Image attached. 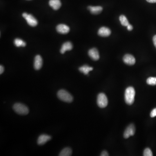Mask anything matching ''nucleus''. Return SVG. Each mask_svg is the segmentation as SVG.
I'll list each match as a JSON object with an SVG mask.
<instances>
[{"label":"nucleus","mask_w":156,"mask_h":156,"mask_svg":"<svg viewBox=\"0 0 156 156\" xmlns=\"http://www.w3.org/2000/svg\"><path fill=\"white\" fill-rule=\"evenodd\" d=\"M135 91L133 87H129L126 88L124 94V99L126 103L128 105H131L135 101Z\"/></svg>","instance_id":"1"},{"label":"nucleus","mask_w":156,"mask_h":156,"mask_svg":"<svg viewBox=\"0 0 156 156\" xmlns=\"http://www.w3.org/2000/svg\"><path fill=\"white\" fill-rule=\"evenodd\" d=\"M57 96L60 100L68 103L72 102L73 99L72 95L69 92L64 89H61L58 91Z\"/></svg>","instance_id":"2"},{"label":"nucleus","mask_w":156,"mask_h":156,"mask_svg":"<svg viewBox=\"0 0 156 156\" xmlns=\"http://www.w3.org/2000/svg\"><path fill=\"white\" fill-rule=\"evenodd\" d=\"M13 109L17 113L21 115H26L29 112L28 108L21 103H15L13 106Z\"/></svg>","instance_id":"3"},{"label":"nucleus","mask_w":156,"mask_h":156,"mask_svg":"<svg viewBox=\"0 0 156 156\" xmlns=\"http://www.w3.org/2000/svg\"><path fill=\"white\" fill-rule=\"evenodd\" d=\"M97 103L99 107L106 108L108 104V100L106 95L103 93L99 94L97 97Z\"/></svg>","instance_id":"4"},{"label":"nucleus","mask_w":156,"mask_h":156,"mask_svg":"<svg viewBox=\"0 0 156 156\" xmlns=\"http://www.w3.org/2000/svg\"><path fill=\"white\" fill-rule=\"evenodd\" d=\"M22 16L25 18L27 21V23L30 26L33 27H35L38 24L37 20L32 15L27 14V13H24L23 14Z\"/></svg>","instance_id":"5"},{"label":"nucleus","mask_w":156,"mask_h":156,"mask_svg":"<svg viewBox=\"0 0 156 156\" xmlns=\"http://www.w3.org/2000/svg\"><path fill=\"white\" fill-rule=\"evenodd\" d=\"M135 127L133 124H130L127 127L124 133V137L125 139L129 138L135 135Z\"/></svg>","instance_id":"6"},{"label":"nucleus","mask_w":156,"mask_h":156,"mask_svg":"<svg viewBox=\"0 0 156 156\" xmlns=\"http://www.w3.org/2000/svg\"><path fill=\"white\" fill-rule=\"evenodd\" d=\"M123 59L124 62L128 65L132 66L135 64V59L131 54H127L124 55Z\"/></svg>","instance_id":"7"},{"label":"nucleus","mask_w":156,"mask_h":156,"mask_svg":"<svg viewBox=\"0 0 156 156\" xmlns=\"http://www.w3.org/2000/svg\"><path fill=\"white\" fill-rule=\"evenodd\" d=\"M88 55L90 58L95 61L99 60L100 58L98 50L93 48L90 49L88 52Z\"/></svg>","instance_id":"8"},{"label":"nucleus","mask_w":156,"mask_h":156,"mask_svg":"<svg viewBox=\"0 0 156 156\" xmlns=\"http://www.w3.org/2000/svg\"><path fill=\"white\" fill-rule=\"evenodd\" d=\"M111 34V31L110 29L107 27H101L98 31V35L102 37H107L110 36Z\"/></svg>","instance_id":"9"},{"label":"nucleus","mask_w":156,"mask_h":156,"mask_svg":"<svg viewBox=\"0 0 156 156\" xmlns=\"http://www.w3.org/2000/svg\"><path fill=\"white\" fill-rule=\"evenodd\" d=\"M43 65V59L41 56L37 55L36 56L34 61V68L37 70H40Z\"/></svg>","instance_id":"10"},{"label":"nucleus","mask_w":156,"mask_h":156,"mask_svg":"<svg viewBox=\"0 0 156 156\" xmlns=\"http://www.w3.org/2000/svg\"><path fill=\"white\" fill-rule=\"evenodd\" d=\"M51 137L50 136L47 135H41L38 137L37 139V144L38 145H43L46 143L48 141L50 140Z\"/></svg>","instance_id":"11"},{"label":"nucleus","mask_w":156,"mask_h":156,"mask_svg":"<svg viewBox=\"0 0 156 156\" xmlns=\"http://www.w3.org/2000/svg\"><path fill=\"white\" fill-rule=\"evenodd\" d=\"M57 30L58 33L61 34H66L69 33L70 28L65 24H60L57 27Z\"/></svg>","instance_id":"12"},{"label":"nucleus","mask_w":156,"mask_h":156,"mask_svg":"<svg viewBox=\"0 0 156 156\" xmlns=\"http://www.w3.org/2000/svg\"><path fill=\"white\" fill-rule=\"evenodd\" d=\"M88 9L92 14L95 15L99 14L103 10L101 6H88Z\"/></svg>","instance_id":"13"},{"label":"nucleus","mask_w":156,"mask_h":156,"mask_svg":"<svg viewBox=\"0 0 156 156\" xmlns=\"http://www.w3.org/2000/svg\"><path fill=\"white\" fill-rule=\"evenodd\" d=\"M73 47L72 43L70 42H66L64 43L62 45L60 50V52L62 54H64L66 51H70L72 50Z\"/></svg>","instance_id":"14"},{"label":"nucleus","mask_w":156,"mask_h":156,"mask_svg":"<svg viewBox=\"0 0 156 156\" xmlns=\"http://www.w3.org/2000/svg\"><path fill=\"white\" fill-rule=\"evenodd\" d=\"M49 5L54 10H57L61 6V3L60 0H50Z\"/></svg>","instance_id":"15"},{"label":"nucleus","mask_w":156,"mask_h":156,"mask_svg":"<svg viewBox=\"0 0 156 156\" xmlns=\"http://www.w3.org/2000/svg\"><path fill=\"white\" fill-rule=\"evenodd\" d=\"M93 68L92 67H90L87 65H85L79 68V70L80 72L84 73L85 75H88L89 72L92 70Z\"/></svg>","instance_id":"16"},{"label":"nucleus","mask_w":156,"mask_h":156,"mask_svg":"<svg viewBox=\"0 0 156 156\" xmlns=\"http://www.w3.org/2000/svg\"><path fill=\"white\" fill-rule=\"evenodd\" d=\"M72 154V150L70 148H66L62 150L59 154V156H70Z\"/></svg>","instance_id":"17"},{"label":"nucleus","mask_w":156,"mask_h":156,"mask_svg":"<svg viewBox=\"0 0 156 156\" xmlns=\"http://www.w3.org/2000/svg\"><path fill=\"white\" fill-rule=\"evenodd\" d=\"M119 21L123 26L127 27L130 24L127 17L124 15H121L119 17Z\"/></svg>","instance_id":"18"},{"label":"nucleus","mask_w":156,"mask_h":156,"mask_svg":"<svg viewBox=\"0 0 156 156\" xmlns=\"http://www.w3.org/2000/svg\"><path fill=\"white\" fill-rule=\"evenodd\" d=\"M14 43L17 47H20V46L24 47L26 45V43L22 39H19V38H16L15 39Z\"/></svg>","instance_id":"19"},{"label":"nucleus","mask_w":156,"mask_h":156,"mask_svg":"<svg viewBox=\"0 0 156 156\" xmlns=\"http://www.w3.org/2000/svg\"><path fill=\"white\" fill-rule=\"evenodd\" d=\"M147 83L148 85H150V86L156 85V77H150L148 78L147 80Z\"/></svg>","instance_id":"20"},{"label":"nucleus","mask_w":156,"mask_h":156,"mask_svg":"<svg viewBox=\"0 0 156 156\" xmlns=\"http://www.w3.org/2000/svg\"><path fill=\"white\" fill-rule=\"evenodd\" d=\"M143 155L144 156H152L153 155L152 151L149 148L145 149L144 151Z\"/></svg>","instance_id":"21"},{"label":"nucleus","mask_w":156,"mask_h":156,"mask_svg":"<svg viewBox=\"0 0 156 156\" xmlns=\"http://www.w3.org/2000/svg\"><path fill=\"white\" fill-rule=\"evenodd\" d=\"M150 117H154L156 116V108H154L150 114Z\"/></svg>","instance_id":"22"},{"label":"nucleus","mask_w":156,"mask_h":156,"mask_svg":"<svg viewBox=\"0 0 156 156\" xmlns=\"http://www.w3.org/2000/svg\"><path fill=\"white\" fill-rule=\"evenodd\" d=\"M109 156V154L108 153L107 151L106 150H104L101 152V156Z\"/></svg>","instance_id":"23"},{"label":"nucleus","mask_w":156,"mask_h":156,"mask_svg":"<svg viewBox=\"0 0 156 156\" xmlns=\"http://www.w3.org/2000/svg\"><path fill=\"white\" fill-rule=\"evenodd\" d=\"M127 29L128 31H131L133 30V26L131 25V24H129L128 26L127 27Z\"/></svg>","instance_id":"24"},{"label":"nucleus","mask_w":156,"mask_h":156,"mask_svg":"<svg viewBox=\"0 0 156 156\" xmlns=\"http://www.w3.org/2000/svg\"><path fill=\"white\" fill-rule=\"evenodd\" d=\"M3 71H4V68H3V66L2 65L0 66V74H2Z\"/></svg>","instance_id":"25"},{"label":"nucleus","mask_w":156,"mask_h":156,"mask_svg":"<svg viewBox=\"0 0 156 156\" xmlns=\"http://www.w3.org/2000/svg\"><path fill=\"white\" fill-rule=\"evenodd\" d=\"M153 41L154 45H155V47L156 48V35L154 36V37H153Z\"/></svg>","instance_id":"26"},{"label":"nucleus","mask_w":156,"mask_h":156,"mask_svg":"<svg viewBox=\"0 0 156 156\" xmlns=\"http://www.w3.org/2000/svg\"><path fill=\"white\" fill-rule=\"evenodd\" d=\"M148 2L150 3H156V0H146Z\"/></svg>","instance_id":"27"},{"label":"nucleus","mask_w":156,"mask_h":156,"mask_svg":"<svg viewBox=\"0 0 156 156\" xmlns=\"http://www.w3.org/2000/svg\"><path fill=\"white\" fill-rule=\"evenodd\" d=\"M28 1H30V0H28Z\"/></svg>","instance_id":"28"}]
</instances>
